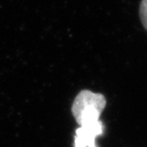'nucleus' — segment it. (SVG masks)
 Instances as JSON below:
<instances>
[{
    "instance_id": "nucleus-1",
    "label": "nucleus",
    "mask_w": 147,
    "mask_h": 147,
    "mask_svg": "<svg viewBox=\"0 0 147 147\" xmlns=\"http://www.w3.org/2000/svg\"><path fill=\"white\" fill-rule=\"evenodd\" d=\"M107 100L104 95L94 93L88 90H83L76 96L71 113L79 126L97 122L104 108Z\"/></svg>"
},
{
    "instance_id": "nucleus-2",
    "label": "nucleus",
    "mask_w": 147,
    "mask_h": 147,
    "mask_svg": "<svg viewBox=\"0 0 147 147\" xmlns=\"http://www.w3.org/2000/svg\"><path fill=\"white\" fill-rule=\"evenodd\" d=\"M104 132L103 122L98 121L97 122L80 126L76 129L74 137L75 147H97L95 139L101 136Z\"/></svg>"
},
{
    "instance_id": "nucleus-3",
    "label": "nucleus",
    "mask_w": 147,
    "mask_h": 147,
    "mask_svg": "<svg viewBox=\"0 0 147 147\" xmlns=\"http://www.w3.org/2000/svg\"><path fill=\"white\" fill-rule=\"evenodd\" d=\"M139 15L142 24L147 30V0H142L139 8Z\"/></svg>"
}]
</instances>
